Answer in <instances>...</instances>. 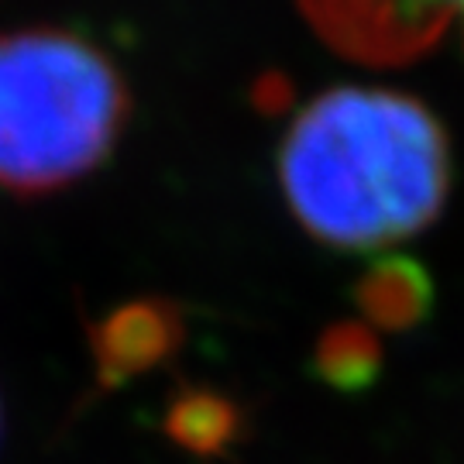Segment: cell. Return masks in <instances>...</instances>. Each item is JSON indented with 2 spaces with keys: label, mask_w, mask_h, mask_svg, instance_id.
Masks as SVG:
<instances>
[{
  "label": "cell",
  "mask_w": 464,
  "mask_h": 464,
  "mask_svg": "<svg viewBox=\"0 0 464 464\" xmlns=\"http://www.w3.org/2000/svg\"><path fill=\"white\" fill-rule=\"evenodd\" d=\"M299 224L337 248H379L423 231L448 199V138L413 97L331 90L285 134L279 159Z\"/></svg>",
  "instance_id": "cell-1"
},
{
  "label": "cell",
  "mask_w": 464,
  "mask_h": 464,
  "mask_svg": "<svg viewBox=\"0 0 464 464\" xmlns=\"http://www.w3.org/2000/svg\"><path fill=\"white\" fill-rule=\"evenodd\" d=\"M183 337L179 314L159 303V299H141L131 306H121L93 327V358L103 385H121L141 372L166 362Z\"/></svg>",
  "instance_id": "cell-4"
},
{
  "label": "cell",
  "mask_w": 464,
  "mask_h": 464,
  "mask_svg": "<svg viewBox=\"0 0 464 464\" xmlns=\"http://www.w3.org/2000/svg\"><path fill=\"white\" fill-rule=\"evenodd\" d=\"M128 93L111 59L69 32L0 38V186L45 193L114 149Z\"/></svg>",
  "instance_id": "cell-2"
},
{
  "label": "cell",
  "mask_w": 464,
  "mask_h": 464,
  "mask_svg": "<svg viewBox=\"0 0 464 464\" xmlns=\"http://www.w3.org/2000/svg\"><path fill=\"white\" fill-rule=\"evenodd\" d=\"M241 416L217 392H186L169 410V437L193 454H220L234 440Z\"/></svg>",
  "instance_id": "cell-7"
},
{
  "label": "cell",
  "mask_w": 464,
  "mask_h": 464,
  "mask_svg": "<svg viewBox=\"0 0 464 464\" xmlns=\"http://www.w3.org/2000/svg\"><path fill=\"white\" fill-rule=\"evenodd\" d=\"M382 368L379 341L362 324H337L316 344V372L320 379L341 392L368 389Z\"/></svg>",
  "instance_id": "cell-6"
},
{
  "label": "cell",
  "mask_w": 464,
  "mask_h": 464,
  "mask_svg": "<svg viewBox=\"0 0 464 464\" xmlns=\"http://www.w3.org/2000/svg\"><path fill=\"white\" fill-rule=\"evenodd\" d=\"M358 303L372 324L389 327V331H406L430 314L433 282L420 262L389 255L362 276Z\"/></svg>",
  "instance_id": "cell-5"
},
{
  "label": "cell",
  "mask_w": 464,
  "mask_h": 464,
  "mask_svg": "<svg viewBox=\"0 0 464 464\" xmlns=\"http://www.w3.org/2000/svg\"><path fill=\"white\" fill-rule=\"evenodd\" d=\"M316 28L368 59H406L444 32L464 0H303Z\"/></svg>",
  "instance_id": "cell-3"
}]
</instances>
